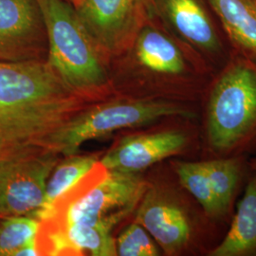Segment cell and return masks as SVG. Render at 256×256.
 <instances>
[{
	"mask_svg": "<svg viewBox=\"0 0 256 256\" xmlns=\"http://www.w3.org/2000/svg\"><path fill=\"white\" fill-rule=\"evenodd\" d=\"M232 50L256 62V0H207Z\"/></svg>",
	"mask_w": 256,
	"mask_h": 256,
	"instance_id": "15",
	"label": "cell"
},
{
	"mask_svg": "<svg viewBox=\"0 0 256 256\" xmlns=\"http://www.w3.org/2000/svg\"><path fill=\"white\" fill-rule=\"evenodd\" d=\"M119 256H160L162 252L154 238L135 220L126 226L116 239Z\"/></svg>",
	"mask_w": 256,
	"mask_h": 256,
	"instance_id": "18",
	"label": "cell"
},
{
	"mask_svg": "<svg viewBox=\"0 0 256 256\" xmlns=\"http://www.w3.org/2000/svg\"><path fill=\"white\" fill-rule=\"evenodd\" d=\"M99 162L100 158L97 154L79 155L78 153L60 160L48 180L44 202L34 216L39 220L44 218L55 203L90 174Z\"/></svg>",
	"mask_w": 256,
	"mask_h": 256,
	"instance_id": "16",
	"label": "cell"
},
{
	"mask_svg": "<svg viewBox=\"0 0 256 256\" xmlns=\"http://www.w3.org/2000/svg\"><path fill=\"white\" fill-rule=\"evenodd\" d=\"M60 156L42 149L0 160V216H34Z\"/></svg>",
	"mask_w": 256,
	"mask_h": 256,
	"instance_id": "11",
	"label": "cell"
},
{
	"mask_svg": "<svg viewBox=\"0 0 256 256\" xmlns=\"http://www.w3.org/2000/svg\"><path fill=\"white\" fill-rule=\"evenodd\" d=\"M102 52L129 50L144 12L142 0H84L76 9Z\"/></svg>",
	"mask_w": 256,
	"mask_h": 256,
	"instance_id": "13",
	"label": "cell"
},
{
	"mask_svg": "<svg viewBox=\"0 0 256 256\" xmlns=\"http://www.w3.org/2000/svg\"><path fill=\"white\" fill-rule=\"evenodd\" d=\"M200 149L198 117L170 116L122 138L102 156L100 164L108 170L144 173L172 158L198 160Z\"/></svg>",
	"mask_w": 256,
	"mask_h": 256,
	"instance_id": "8",
	"label": "cell"
},
{
	"mask_svg": "<svg viewBox=\"0 0 256 256\" xmlns=\"http://www.w3.org/2000/svg\"><path fill=\"white\" fill-rule=\"evenodd\" d=\"M92 99L72 90L46 60L0 61V160L46 149Z\"/></svg>",
	"mask_w": 256,
	"mask_h": 256,
	"instance_id": "1",
	"label": "cell"
},
{
	"mask_svg": "<svg viewBox=\"0 0 256 256\" xmlns=\"http://www.w3.org/2000/svg\"><path fill=\"white\" fill-rule=\"evenodd\" d=\"M248 156L169 162L183 187L216 223L229 227L252 170Z\"/></svg>",
	"mask_w": 256,
	"mask_h": 256,
	"instance_id": "9",
	"label": "cell"
},
{
	"mask_svg": "<svg viewBox=\"0 0 256 256\" xmlns=\"http://www.w3.org/2000/svg\"><path fill=\"white\" fill-rule=\"evenodd\" d=\"M129 50L136 68L138 98L200 104L214 72L144 5Z\"/></svg>",
	"mask_w": 256,
	"mask_h": 256,
	"instance_id": "3",
	"label": "cell"
},
{
	"mask_svg": "<svg viewBox=\"0 0 256 256\" xmlns=\"http://www.w3.org/2000/svg\"><path fill=\"white\" fill-rule=\"evenodd\" d=\"M202 160L256 155V62L232 50L200 104Z\"/></svg>",
	"mask_w": 256,
	"mask_h": 256,
	"instance_id": "2",
	"label": "cell"
},
{
	"mask_svg": "<svg viewBox=\"0 0 256 256\" xmlns=\"http://www.w3.org/2000/svg\"><path fill=\"white\" fill-rule=\"evenodd\" d=\"M82 1H84V0H68V2L70 4H72L75 9H77V8L82 4Z\"/></svg>",
	"mask_w": 256,
	"mask_h": 256,
	"instance_id": "20",
	"label": "cell"
},
{
	"mask_svg": "<svg viewBox=\"0 0 256 256\" xmlns=\"http://www.w3.org/2000/svg\"><path fill=\"white\" fill-rule=\"evenodd\" d=\"M248 164L250 167V170L256 173V155L248 158Z\"/></svg>",
	"mask_w": 256,
	"mask_h": 256,
	"instance_id": "19",
	"label": "cell"
},
{
	"mask_svg": "<svg viewBox=\"0 0 256 256\" xmlns=\"http://www.w3.org/2000/svg\"><path fill=\"white\" fill-rule=\"evenodd\" d=\"M209 256H256V173L252 171L234 216Z\"/></svg>",
	"mask_w": 256,
	"mask_h": 256,
	"instance_id": "14",
	"label": "cell"
},
{
	"mask_svg": "<svg viewBox=\"0 0 256 256\" xmlns=\"http://www.w3.org/2000/svg\"><path fill=\"white\" fill-rule=\"evenodd\" d=\"M48 38L46 61L74 92L94 98L108 84L102 50L72 4L37 0Z\"/></svg>",
	"mask_w": 256,
	"mask_h": 256,
	"instance_id": "6",
	"label": "cell"
},
{
	"mask_svg": "<svg viewBox=\"0 0 256 256\" xmlns=\"http://www.w3.org/2000/svg\"><path fill=\"white\" fill-rule=\"evenodd\" d=\"M39 226L34 216H0V256H16L36 238Z\"/></svg>",
	"mask_w": 256,
	"mask_h": 256,
	"instance_id": "17",
	"label": "cell"
},
{
	"mask_svg": "<svg viewBox=\"0 0 256 256\" xmlns=\"http://www.w3.org/2000/svg\"><path fill=\"white\" fill-rule=\"evenodd\" d=\"M170 116L200 117V104L132 96L90 106L52 133L46 148L64 156L74 155L88 140L124 128H146Z\"/></svg>",
	"mask_w": 256,
	"mask_h": 256,
	"instance_id": "7",
	"label": "cell"
},
{
	"mask_svg": "<svg viewBox=\"0 0 256 256\" xmlns=\"http://www.w3.org/2000/svg\"><path fill=\"white\" fill-rule=\"evenodd\" d=\"M148 186L134 218L166 256H209L228 228L216 223L168 162L166 174L146 176Z\"/></svg>",
	"mask_w": 256,
	"mask_h": 256,
	"instance_id": "4",
	"label": "cell"
},
{
	"mask_svg": "<svg viewBox=\"0 0 256 256\" xmlns=\"http://www.w3.org/2000/svg\"><path fill=\"white\" fill-rule=\"evenodd\" d=\"M147 186L142 173L108 170L99 162L40 221L59 226H96L113 232L134 214Z\"/></svg>",
	"mask_w": 256,
	"mask_h": 256,
	"instance_id": "5",
	"label": "cell"
},
{
	"mask_svg": "<svg viewBox=\"0 0 256 256\" xmlns=\"http://www.w3.org/2000/svg\"><path fill=\"white\" fill-rule=\"evenodd\" d=\"M46 59V27L37 0H0V61Z\"/></svg>",
	"mask_w": 256,
	"mask_h": 256,
	"instance_id": "12",
	"label": "cell"
},
{
	"mask_svg": "<svg viewBox=\"0 0 256 256\" xmlns=\"http://www.w3.org/2000/svg\"><path fill=\"white\" fill-rule=\"evenodd\" d=\"M173 36L190 46L214 72L227 63L232 48L207 0H142Z\"/></svg>",
	"mask_w": 256,
	"mask_h": 256,
	"instance_id": "10",
	"label": "cell"
}]
</instances>
